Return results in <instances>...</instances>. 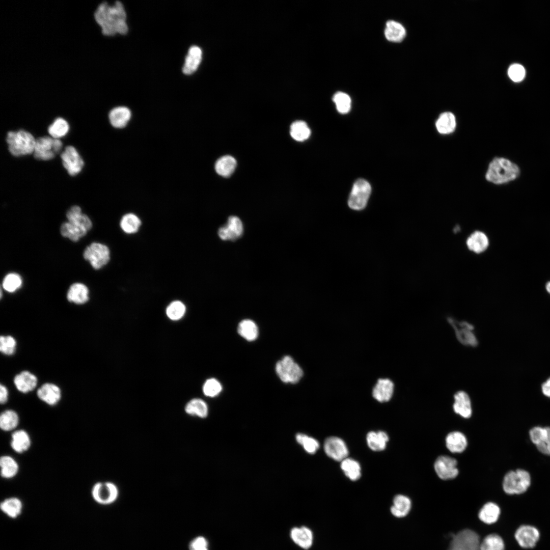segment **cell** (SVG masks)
<instances>
[{"instance_id": "obj_49", "label": "cell", "mask_w": 550, "mask_h": 550, "mask_svg": "<svg viewBox=\"0 0 550 550\" xmlns=\"http://www.w3.org/2000/svg\"><path fill=\"white\" fill-rule=\"evenodd\" d=\"M296 439L297 443L302 445L306 451L309 453H315L319 448V444L316 439L306 434H297Z\"/></svg>"}, {"instance_id": "obj_25", "label": "cell", "mask_w": 550, "mask_h": 550, "mask_svg": "<svg viewBox=\"0 0 550 550\" xmlns=\"http://www.w3.org/2000/svg\"><path fill=\"white\" fill-rule=\"evenodd\" d=\"M453 409L455 413L464 418H469L472 415V409L470 398L464 391L457 392L454 396Z\"/></svg>"}, {"instance_id": "obj_18", "label": "cell", "mask_w": 550, "mask_h": 550, "mask_svg": "<svg viewBox=\"0 0 550 550\" xmlns=\"http://www.w3.org/2000/svg\"><path fill=\"white\" fill-rule=\"evenodd\" d=\"M38 397L50 406L57 404L60 401L62 394L60 388L55 384L46 383L37 391Z\"/></svg>"}, {"instance_id": "obj_11", "label": "cell", "mask_w": 550, "mask_h": 550, "mask_svg": "<svg viewBox=\"0 0 550 550\" xmlns=\"http://www.w3.org/2000/svg\"><path fill=\"white\" fill-rule=\"evenodd\" d=\"M62 164L68 173L75 176L79 173L84 166V161L76 148L72 146H67L61 154Z\"/></svg>"}, {"instance_id": "obj_10", "label": "cell", "mask_w": 550, "mask_h": 550, "mask_svg": "<svg viewBox=\"0 0 550 550\" xmlns=\"http://www.w3.org/2000/svg\"><path fill=\"white\" fill-rule=\"evenodd\" d=\"M479 536L473 530H463L455 535L448 550H480Z\"/></svg>"}, {"instance_id": "obj_30", "label": "cell", "mask_w": 550, "mask_h": 550, "mask_svg": "<svg viewBox=\"0 0 550 550\" xmlns=\"http://www.w3.org/2000/svg\"><path fill=\"white\" fill-rule=\"evenodd\" d=\"M2 511L7 516L16 518L22 512L23 504L21 501L17 497H10L5 499L0 504Z\"/></svg>"}, {"instance_id": "obj_36", "label": "cell", "mask_w": 550, "mask_h": 550, "mask_svg": "<svg viewBox=\"0 0 550 550\" xmlns=\"http://www.w3.org/2000/svg\"><path fill=\"white\" fill-rule=\"evenodd\" d=\"M368 447L374 451L383 450L389 441L387 434L382 431H370L366 436Z\"/></svg>"}, {"instance_id": "obj_15", "label": "cell", "mask_w": 550, "mask_h": 550, "mask_svg": "<svg viewBox=\"0 0 550 550\" xmlns=\"http://www.w3.org/2000/svg\"><path fill=\"white\" fill-rule=\"evenodd\" d=\"M529 436L540 453L550 456V427H534L530 430Z\"/></svg>"}, {"instance_id": "obj_9", "label": "cell", "mask_w": 550, "mask_h": 550, "mask_svg": "<svg viewBox=\"0 0 550 550\" xmlns=\"http://www.w3.org/2000/svg\"><path fill=\"white\" fill-rule=\"evenodd\" d=\"M83 256L94 269H99L109 261L110 251L106 245L93 242L85 249Z\"/></svg>"}, {"instance_id": "obj_14", "label": "cell", "mask_w": 550, "mask_h": 550, "mask_svg": "<svg viewBox=\"0 0 550 550\" xmlns=\"http://www.w3.org/2000/svg\"><path fill=\"white\" fill-rule=\"evenodd\" d=\"M457 461L448 456H440L436 459L434 468L439 478L443 480L452 479L457 477L458 470Z\"/></svg>"}, {"instance_id": "obj_45", "label": "cell", "mask_w": 550, "mask_h": 550, "mask_svg": "<svg viewBox=\"0 0 550 550\" xmlns=\"http://www.w3.org/2000/svg\"><path fill=\"white\" fill-rule=\"evenodd\" d=\"M120 227L122 230L128 234L136 233L141 225L140 219L133 213L125 214L121 219Z\"/></svg>"}, {"instance_id": "obj_29", "label": "cell", "mask_w": 550, "mask_h": 550, "mask_svg": "<svg viewBox=\"0 0 550 550\" xmlns=\"http://www.w3.org/2000/svg\"><path fill=\"white\" fill-rule=\"evenodd\" d=\"M468 442L465 436L459 431L449 433L446 437L447 449L452 453H461L466 448Z\"/></svg>"}, {"instance_id": "obj_22", "label": "cell", "mask_w": 550, "mask_h": 550, "mask_svg": "<svg viewBox=\"0 0 550 550\" xmlns=\"http://www.w3.org/2000/svg\"><path fill=\"white\" fill-rule=\"evenodd\" d=\"M394 383L389 379H379L372 391L373 397L380 402L389 401L393 394Z\"/></svg>"}, {"instance_id": "obj_28", "label": "cell", "mask_w": 550, "mask_h": 550, "mask_svg": "<svg viewBox=\"0 0 550 550\" xmlns=\"http://www.w3.org/2000/svg\"><path fill=\"white\" fill-rule=\"evenodd\" d=\"M67 298L70 302L78 305L84 304L89 300V290L82 283L73 284L68 291Z\"/></svg>"}, {"instance_id": "obj_40", "label": "cell", "mask_w": 550, "mask_h": 550, "mask_svg": "<svg viewBox=\"0 0 550 550\" xmlns=\"http://www.w3.org/2000/svg\"><path fill=\"white\" fill-rule=\"evenodd\" d=\"M19 423L18 414L14 410L7 409L0 416V428L5 432L14 430Z\"/></svg>"}, {"instance_id": "obj_39", "label": "cell", "mask_w": 550, "mask_h": 550, "mask_svg": "<svg viewBox=\"0 0 550 550\" xmlns=\"http://www.w3.org/2000/svg\"><path fill=\"white\" fill-rule=\"evenodd\" d=\"M184 410L187 414L201 418H206L208 413L207 404L200 398H194L189 401L186 403Z\"/></svg>"}, {"instance_id": "obj_5", "label": "cell", "mask_w": 550, "mask_h": 550, "mask_svg": "<svg viewBox=\"0 0 550 550\" xmlns=\"http://www.w3.org/2000/svg\"><path fill=\"white\" fill-rule=\"evenodd\" d=\"M276 371L279 378L285 383H296L303 375L300 367L288 355L277 363Z\"/></svg>"}, {"instance_id": "obj_43", "label": "cell", "mask_w": 550, "mask_h": 550, "mask_svg": "<svg viewBox=\"0 0 550 550\" xmlns=\"http://www.w3.org/2000/svg\"><path fill=\"white\" fill-rule=\"evenodd\" d=\"M341 468L345 476L352 481L358 480L361 476L359 463L351 458H346L341 461Z\"/></svg>"}, {"instance_id": "obj_31", "label": "cell", "mask_w": 550, "mask_h": 550, "mask_svg": "<svg viewBox=\"0 0 550 550\" xmlns=\"http://www.w3.org/2000/svg\"><path fill=\"white\" fill-rule=\"evenodd\" d=\"M66 217L68 222L79 225L88 231L92 227V223L90 218L82 213L80 207L77 205L72 206L67 211Z\"/></svg>"}, {"instance_id": "obj_6", "label": "cell", "mask_w": 550, "mask_h": 550, "mask_svg": "<svg viewBox=\"0 0 550 550\" xmlns=\"http://www.w3.org/2000/svg\"><path fill=\"white\" fill-rule=\"evenodd\" d=\"M63 143L60 139L44 136L36 139L33 155L36 159L49 160L62 150Z\"/></svg>"}, {"instance_id": "obj_27", "label": "cell", "mask_w": 550, "mask_h": 550, "mask_svg": "<svg viewBox=\"0 0 550 550\" xmlns=\"http://www.w3.org/2000/svg\"><path fill=\"white\" fill-rule=\"evenodd\" d=\"M411 507V502L408 497L403 494H398L393 499L390 511L392 514L396 517H404L408 514Z\"/></svg>"}, {"instance_id": "obj_26", "label": "cell", "mask_w": 550, "mask_h": 550, "mask_svg": "<svg viewBox=\"0 0 550 550\" xmlns=\"http://www.w3.org/2000/svg\"><path fill=\"white\" fill-rule=\"evenodd\" d=\"M131 118V112L125 106H117L112 109L108 114L111 125L117 128L125 127Z\"/></svg>"}, {"instance_id": "obj_17", "label": "cell", "mask_w": 550, "mask_h": 550, "mask_svg": "<svg viewBox=\"0 0 550 550\" xmlns=\"http://www.w3.org/2000/svg\"><path fill=\"white\" fill-rule=\"evenodd\" d=\"M243 227L241 220L237 216H231L225 226L221 227L218 235L222 240H234L242 234Z\"/></svg>"}, {"instance_id": "obj_8", "label": "cell", "mask_w": 550, "mask_h": 550, "mask_svg": "<svg viewBox=\"0 0 550 550\" xmlns=\"http://www.w3.org/2000/svg\"><path fill=\"white\" fill-rule=\"evenodd\" d=\"M371 191L370 184L365 180L360 179L353 184L350 194L348 204L355 210L364 209L367 203Z\"/></svg>"}, {"instance_id": "obj_51", "label": "cell", "mask_w": 550, "mask_h": 550, "mask_svg": "<svg viewBox=\"0 0 550 550\" xmlns=\"http://www.w3.org/2000/svg\"><path fill=\"white\" fill-rule=\"evenodd\" d=\"M222 390L221 383L215 378L207 379L204 383L203 392L207 397H214L218 395Z\"/></svg>"}, {"instance_id": "obj_7", "label": "cell", "mask_w": 550, "mask_h": 550, "mask_svg": "<svg viewBox=\"0 0 550 550\" xmlns=\"http://www.w3.org/2000/svg\"><path fill=\"white\" fill-rule=\"evenodd\" d=\"M119 489L117 485L111 482H97L91 489V496L97 504L101 505H110L118 499Z\"/></svg>"}, {"instance_id": "obj_55", "label": "cell", "mask_w": 550, "mask_h": 550, "mask_svg": "<svg viewBox=\"0 0 550 550\" xmlns=\"http://www.w3.org/2000/svg\"><path fill=\"white\" fill-rule=\"evenodd\" d=\"M9 392L7 387L3 384L0 386V402L1 404H5L8 400Z\"/></svg>"}, {"instance_id": "obj_50", "label": "cell", "mask_w": 550, "mask_h": 550, "mask_svg": "<svg viewBox=\"0 0 550 550\" xmlns=\"http://www.w3.org/2000/svg\"><path fill=\"white\" fill-rule=\"evenodd\" d=\"M21 284L22 279L20 276L17 273H11L4 278L2 285L6 291L13 292L19 289Z\"/></svg>"}, {"instance_id": "obj_48", "label": "cell", "mask_w": 550, "mask_h": 550, "mask_svg": "<svg viewBox=\"0 0 550 550\" xmlns=\"http://www.w3.org/2000/svg\"><path fill=\"white\" fill-rule=\"evenodd\" d=\"M333 100L340 113L346 114L349 112L351 108V99L347 94L338 92L334 94Z\"/></svg>"}, {"instance_id": "obj_37", "label": "cell", "mask_w": 550, "mask_h": 550, "mask_svg": "<svg viewBox=\"0 0 550 550\" xmlns=\"http://www.w3.org/2000/svg\"><path fill=\"white\" fill-rule=\"evenodd\" d=\"M466 244L469 249L476 253H480L486 250L488 245V239L484 233L476 231L468 238Z\"/></svg>"}, {"instance_id": "obj_21", "label": "cell", "mask_w": 550, "mask_h": 550, "mask_svg": "<svg viewBox=\"0 0 550 550\" xmlns=\"http://www.w3.org/2000/svg\"><path fill=\"white\" fill-rule=\"evenodd\" d=\"M457 126L455 115L451 112H445L441 114L435 122L437 131L441 134L447 135L452 133Z\"/></svg>"}, {"instance_id": "obj_33", "label": "cell", "mask_w": 550, "mask_h": 550, "mask_svg": "<svg viewBox=\"0 0 550 550\" xmlns=\"http://www.w3.org/2000/svg\"><path fill=\"white\" fill-rule=\"evenodd\" d=\"M500 514V508L497 504L493 502H488L480 510L478 517L483 522L490 525L498 520Z\"/></svg>"}, {"instance_id": "obj_41", "label": "cell", "mask_w": 550, "mask_h": 550, "mask_svg": "<svg viewBox=\"0 0 550 550\" xmlns=\"http://www.w3.org/2000/svg\"><path fill=\"white\" fill-rule=\"evenodd\" d=\"M237 331L239 335L248 341H253L258 336L257 324L250 319H244L238 324Z\"/></svg>"}, {"instance_id": "obj_4", "label": "cell", "mask_w": 550, "mask_h": 550, "mask_svg": "<svg viewBox=\"0 0 550 550\" xmlns=\"http://www.w3.org/2000/svg\"><path fill=\"white\" fill-rule=\"evenodd\" d=\"M531 482V476L528 471L522 469L510 471L504 477L503 489L508 494H520L528 490Z\"/></svg>"}, {"instance_id": "obj_1", "label": "cell", "mask_w": 550, "mask_h": 550, "mask_svg": "<svg viewBox=\"0 0 550 550\" xmlns=\"http://www.w3.org/2000/svg\"><path fill=\"white\" fill-rule=\"evenodd\" d=\"M93 17L104 36L125 35L128 32L126 13L123 4L119 1H116L112 5L105 2L101 3L95 10Z\"/></svg>"}, {"instance_id": "obj_44", "label": "cell", "mask_w": 550, "mask_h": 550, "mask_svg": "<svg viewBox=\"0 0 550 550\" xmlns=\"http://www.w3.org/2000/svg\"><path fill=\"white\" fill-rule=\"evenodd\" d=\"M290 133L294 140L302 142L309 138L311 131L305 122L296 121L291 125Z\"/></svg>"}, {"instance_id": "obj_54", "label": "cell", "mask_w": 550, "mask_h": 550, "mask_svg": "<svg viewBox=\"0 0 550 550\" xmlns=\"http://www.w3.org/2000/svg\"><path fill=\"white\" fill-rule=\"evenodd\" d=\"M188 549L209 550L208 540L204 536H196L193 538L188 543Z\"/></svg>"}, {"instance_id": "obj_56", "label": "cell", "mask_w": 550, "mask_h": 550, "mask_svg": "<svg viewBox=\"0 0 550 550\" xmlns=\"http://www.w3.org/2000/svg\"><path fill=\"white\" fill-rule=\"evenodd\" d=\"M542 391L545 396L550 397V378L542 384Z\"/></svg>"}, {"instance_id": "obj_13", "label": "cell", "mask_w": 550, "mask_h": 550, "mask_svg": "<svg viewBox=\"0 0 550 550\" xmlns=\"http://www.w3.org/2000/svg\"><path fill=\"white\" fill-rule=\"evenodd\" d=\"M514 537L522 548L529 549L535 547L540 538V532L534 526L524 525L519 527L514 533Z\"/></svg>"}, {"instance_id": "obj_32", "label": "cell", "mask_w": 550, "mask_h": 550, "mask_svg": "<svg viewBox=\"0 0 550 550\" xmlns=\"http://www.w3.org/2000/svg\"><path fill=\"white\" fill-rule=\"evenodd\" d=\"M405 35V29L401 23L392 20L387 22L384 36L387 40L391 42H399L404 39Z\"/></svg>"}, {"instance_id": "obj_16", "label": "cell", "mask_w": 550, "mask_h": 550, "mask_svg": "<svg viewBox=\"0 0 550 550\" xmlns=\"http://www.w3.org/2000/svg\"><path fill=\"white\" fill-rule=\"evenodd\" d=\"M323 447L326 454L334 460L342 461L347 457L348 450L346 445L339 437L331 436L327 438Z\"/></svg>"}, {"instance_id": "obj_20", "label": "cell", "mask_w": 550, "mask_h": 550, "mask_svg": "<svg viewBox=\"0 0 550 550\" xmlns=\"http://www.w3.org/2000/svg\"><path fill=\"white\" fill-rule=\"evenodd\" d=\"M37 382V377L28 371H22L14 378L16 389L22 393H28L34 390Z\"/></svg>"}, {"instance_id": "obj_52", "label": "cell", "mask_w": 550, "mask_h": 550, "mask_svg": "<svg viewBox=\"0 0 550 550\" xmlns=\"http://www.w3.org/2000/svg\"><path fill=\"white\" fill-rule=\"evenodd\" d=\"M16 341L11 336H2L0 338V350L4 354H14L16 348Z\"/></svg>"}, {"instance_id": "obj_47", "label": "cell", "mask_w": 550, "mask_h": 550, "mask_svg": "<svg viewBox=\"0 0 550 550\" xmlns=\"http://www.w3.org/2000/svg\"><path fill=\"white\" fill-rule=\"evenodd\" d=\"M185 311L184 304L179 300H175L168 305L166 309V314L170 319L177 321L183 317Z\"/></svg>"}, {"instance_id": "obj_24", "label": "cell", "mask_w": 550, "mask_h": 550, "mask_svg": "<svg viewBox=\"0 0 550 550\" xmlns=\"http://www.w3.org/2000/svg\"><path fill=\"white\" fill-rule=\"evenodd\" d=\"M292 540L300 547L307 549L312 545L313 534L308 528L302 526L300 528H293L290 532Z\"/></svg>"}, {"instance_id": "obj_42", "label": "cell", "mask_w": 550, "mask_h": 550, "mask_svg": "<svg viewBox=\"0 0 550 550\" xmlns=\"http://www.w3.org/2000/svg\"><path fill=\"white\" fill-rule=\"evenodd\" d=\"M69 129L68 122L65 119L58 117L48 126L47 131L51 137L60 139L68 133Z\"/></svg>"}, {"instance_id": "obj_2", "label": "cell", "mask_w": 550, "mask_h": 550, "mask_svg": "<svg viewBox=\"0 0 550 550\" xmlns=\"http://www.w3.org/2000/svg\"><path fill=\"white\" fill-rule=\"evenodd\" d=\"M519 174V168L515 163L507 158L496 157L489 162L485 178L492 183L502 184L515 179Z\"/></svg>"}, {"instance_id": "obj_38", "label": "cell", "mask_w": 550, "mask_h": 550, "mask_svg": "<svg viewBox=\"0 0 550 550\" xmlns=\"http://www.w3.org/2000/svg\"><path fill=\"white\" fill-rule=\"evenodd\" d=\"M236 164L235 159L232 156H223L216 161L215 164V171L222 176L229 177L234 171Z\"/></svg>"}, {"instance_id": "obj_3", "label": "cell", "mask_w": 550, "mask_h": 550, "mask_svg": "<svg viewBox=\"0 0 550 550\" xmlns=\"http://www.w3.org/2000/svg\"><path fill=\"white\" fill-rule=\"evenodd\" d=\"M6 140L12 155L19 157L33 154L36 139L29 131L22 129L9 131Z\"/></svg>"}, {"instance_id": "obj_23", "label": "cell", "mask_w": 550, "mask_h": 550, "mask_svg": "<svg viewBox=\"0 0 550 550\" xmlns=\"http://www.w3.org/2000/svg\"><path fill=\"white\" fill-rule=\"evenodd\" d=\"M202 58V51L198 46H191L186 56L182 71L186 75L195 72L199 66Z\"/></svg>"}, {"instance_id": "obj_12", "label": "cell", "mask_w": 550, "mask_h": 550, "mask_svg": "<svg viewBox=\"0 0 550 550\" xmlns=\"http://www.w3.org/2000/svg\"><path fill=\"white\" fill-rule=\"evenodd\" d=\"M448 320L455 331L457 339L461 343L472 347L477 345L478 341L473 333V325L466 321H458L452 318H449Z\"/></svg>"}, {"instance_id": "obj_57", "label": "cell", "mask_w": 550, "mask_h": 550, "mask_svg": "<svg viewBox=\"0 0 550 550\" xmlns=\"http://www.w3.org/2000/svg\"><path fill=\"white\" fill-rule=\"evenodd\" d=\"M546 288L547 291L550 293V282L547 284Z\"/></svg>"}, {"instance_id": "obj_53", "label": "cell", "mask_w": 550, "mask_h": 550, "mask_svg": "<svg viewBox=\"0 0 550 550\" xmlns=\"http://www.w3.org/2000/svg\"><path fill=\"white\" fill-rule=\"evenodd\" d=\"M508 74L512 81L519 82L525 78L526 71L522 65L519 64H513L509 67Z\"/></svg>"}, {"instance_id": "obj_35", "label": "cell", "mask_w": 550, "mask_h": 550, "mask_svg": "<svg viewBox=\"0 0 550 550\" xmlns=\"http://www.w3.org/2000/svg\"><path fill=\"white\" fill-rule=\"evenodd\" d=\"M88 231L85 228L69 222L63 223L60 228L62 235L73 241L79 240L86 235Z\"/></svg>"}, {"instance_id": "obj_46", "label": "cell", "mask_w": 550, "mask_h": 550, "mask_svg": "<svg viewBox=\"0 0 550 550\" xmlns=\"http://www.w3.org/2000/svg\"><path fill=\"white\" fill-rule=\"evenodd\" d=\"M502 538L497 534L486 536L480 543V550H505Z\"/></svg>"}, {"instance_id": "obj_34", "label": "cell", "mask_w": 550, "mask_h": 550, "mask_svg": "<svg viewBox=\"0 0 550 550\" xmlns=\"http://www.w3.org/2000/svg\"><path fill=\"white\" fill-rule=\"evenodd\" d=\"M1 475L2 478L10 479L15 477L18 473L19 467L16 460L11 456L3 455L0 458Z\"/></svg>"}, {"instance_id": "obj_19", "label": "cell", "mask_w": 550, "mask_h": 550, "mask_svg": "<svg viewBox=\"0 0 550 550\" xmlns=\"http://www.w3.org/2000/svg\"><path fill=\"white\" fill-rule=\"evenodd\" d=\"M32 444L28 432L23 429L14 430L11 434L10 446L16 453L21 454L28 451Z\"/></svg>"}]
</instances>
